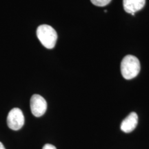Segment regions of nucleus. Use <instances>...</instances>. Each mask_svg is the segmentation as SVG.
Returning a JSON list of instances; mask_svg holds the SVG:
<instances>
[{"mask_svg": "<svg viewBox=\"0 0 149 149\" xmlns=\"http://www.w3.org/2000/svg\"><path fill=\"white\" fill-rule=\"evenodd\" d=\"M140 62L134 55H128L123 58L121 62V72L126 79H132L140 71Z\"/></svg>", "mask_w": 149, "mask_h": 149, "instance_id": "nucleus-1", "label": "nucleus"}, {"mask_svg": "<svg viewBox=\"0 0 149 149\" xmlns=\"http://www.w3.org/2000/svg\"><path fill=\"white\" fill-rule=\"evenodd\" d=\"M37 36L44 47L52 49L55 47L57 40V34L53 27L42 24L37 28Z\"/></svg>", "mask_w": 149, "mask_h": 149, "instance_id": "nucleus-2", "label": "nucleus"}, {"mask_svg": "<svg viewBox=\"0 0 149 149\" xmlns=\"http://www.w3.org/2000/svg\"><path fill=\"white\" fill-rule=\"evenodd\" d=\"M7 124L10 129L18 130L24 124V116L22 111L18 108H14L9 112L7 117Z\"/></svg>", "mask_w": 149, "mask_h": 149, "instance_id": "nucleus-3", "label": "nucleus"}, {"mask_svg": "<svg viewBox=\"0 0 149 149\" xmlns=\"http://www.w3.org/2000/svg\"><path fill=\"white\" fill-rule=\"evenodd\" d=\"M47 109V103L43 97L40 95H33L31 99V110L34 116H42Z\"/></svg>", "mask_w": 149, "mask_h": 149, "instance_id": "nucleus-4", "label": "nucleus"}, {"mask_svg": "<svg viewBox=\"0 0 149 149\" xmlns=\"http://www.w3.org/2000/svg\"><path fill=\"white\" fill-rule=\"evenodd\" d=\"M137 123L138 116L135 112H132L122 122L120 126L121 130L126 133H130L135 129Z\"/></svg>", "mask_w": 149, "mask_h": 149, "instance_id": "nucleus-5", "label": "nucleus"}, {"mask_svg": "<svg viewBox=\"0 0 149 149\" xmlns=\"http://www.w3.org/2000/svg\"><path fill=\"white\" fill-rule=\"evenodd\" d=\"M146 0H123L124 10L128 13L135 15V13L144 8Z\"/></svg>", "mask_w": 149, "mask_h": 149, "instance_id": "nucleus-6", "label": "nucleus"}, {"mask_svg": "<svg viewBox=\"0 0 149 149\" xmlns=\"http://www.w3.org/2000/svg\"><path fill=\"white\" fill-rule=\"evenodd\" d=\"M112 0H91V1L92 2L93 4L97 6H105L109 4L111 2Z\"/></svg>", "mask_w": 149, "mask_h": 149, "instance_id": "nucleus-7", "label": "nucleus"}, {"mask_svg": "<svg viewBox=\"0 0 149 149\" xmlns=\"http://www.w3.org/2000/svg\"><path fill=\"white\" fill-rule=\"evenodd\" d=\"M42 149H57V148H56V147L55 146H53V145L50 144H46L44 145Z\"/></svg>", "mask_w": 149, "mask_h": 149, "instance_id": "nucleus-8", "label": "nucleus"}, {"mask_svg": "<svg viewBox=\"0 0 149 149\" xmlns=\"http://www.w3.org/2000/svg\"><path fill=\"white\" fill-rule=\"evenodd\" d=\"M0 149H6L4 146H3V144L1 142V141H0Z\"/></svg>", "mask_w": 149, "mask_h": 149, "instance_id": "nucleus-9", "label": "nucleus"}]
</instances>
